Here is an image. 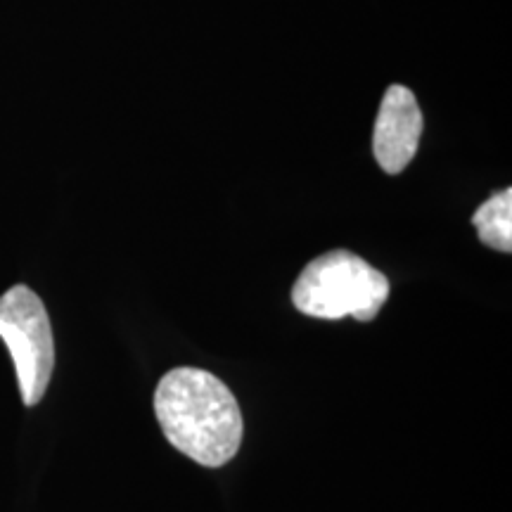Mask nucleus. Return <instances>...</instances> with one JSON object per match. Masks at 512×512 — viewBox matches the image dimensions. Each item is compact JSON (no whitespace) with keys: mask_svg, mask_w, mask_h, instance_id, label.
Masks as SVG:
<instances>
[{"mask_svg":"<svg viewBox=\"0 0 512 512\" xmlns=\"http://www.w3.org/2000/svg\"><path fill=\"white\" fill-rule=\"evenodd\" d=\"M155 413L171 446L204 467L226 465L242 444L238 399L207 370L166 373L157 384Z\"/></svg>","mask_w":512,"mask_h":512,"instance_id":"nucleus-1","label":"nucleus"},{"mask_svg":"<svg viewBox=\"0 0 512 512\" xmlns=\"http://www.w3.org/2000/svg\"><path fill=\"white\" fill-rule=\"evenodd\" d=\"M389 297L387 275L361 256L335 249L311 264L292 287V302L311 318L373 320Z\"/></svg>","mask_w":512,"mask_h":512,"instance_id":"nucleus-2","label":"nucleus"},{"mask_svg":"<svg viewBox=\"0 0 512 512\" xmlns=\"http://www.w3.org/2000/svg\"><path fill=\"white\" fill-rule=\"evenodd\" d=\"M0 339L15 361L24 406H36L53 377L55 342L46 306L34 290L17 285L0 297Z\"/></svg>","mask_w":512,"mask_h":512,"instance_id":"nucleus-3","label":"nucleus"},{"mask_svg":"<svg viewBox=\"0 0 512 512\" xmlns=\"http://www.w3.org/2000/svg\"><path fill=\"white\" fill-rule=\"evenodd\" d=\"M422 136V112L413 91L389 86L375 121L373 150L387 174H401L413 162Z\"/></svg>","mask_w":512,"mask_h":512,"instance_id":"nucleus-4","label":"nucleus"},{"mask_svg":"<svg viewBox=\"0 0 512 512\" xmlns=\"http://www.w3.org/2000/svg\"><path fill=\"white\" fill-rule=\"evenodd\" d=\"M479 240L496 252L510 254L512 249V190L505 188L491 195L472 216Z\"/></svg>","mask_w":512,"mask_h":512,"instance_id":"nucleus-5","label":"nucleus"}]
</instances>
